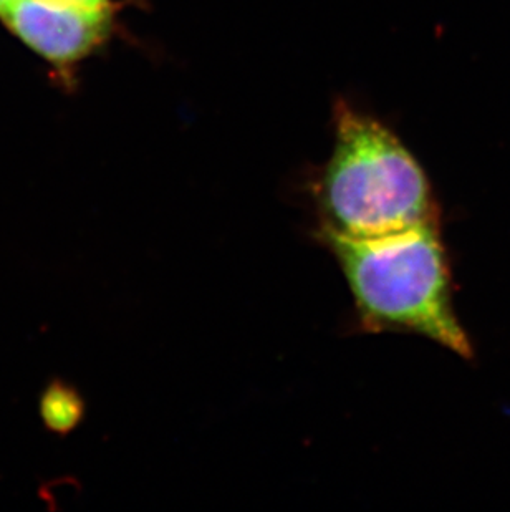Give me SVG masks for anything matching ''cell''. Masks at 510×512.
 <instances>
[{"label": "cell", "mask_w": 510, "mask_h": 512, "mask_svg": "<svg viewBox=\"0 0 510 512\" xmlns=\"http://www.w3.org/2000/svg\"><path fill=\"white\" fill-rule=\"evenodd\" d=\"M315 234L347 279L361 330H411L469 357L471 347L451 307L448 267L431 221L370 239L322 229Z\"/></svg>", "instance_id": "7a4b0ae2"}, {"label": "cell", "mask_w": 510, "mask_h": 512, "mask_svg": "<svg viewBox=\"0 0 510 512\" xmlns=\"http://www.w3.org/2000/svg\"><path fill=\"white\" fill-rule=\"evenodd\" d=\"M10 4V0H0V14L4 12L5 7Z\"/></svg>", "instance_id": "8992f818"}, {"label": "cell", "mask_w": 510, "mask_h": 512, "mask_svg": "<svg viewBox=\"0 0 510 512\" xmlns=\"http://www.w3.org/2000/svg\"><path fill=\"white\" fill-rule=\"evenodd\" d=\"M44 420L50 428L57 431L72 430L82 418L83 406L77 393L70 392L62 385H53L47 390L42 401Z\"/></svg>", "instance_id": "277c9868"}, {"label": "cell", "mask_w": 510, "mask_h": 512, "mask_svg": "<svg viewBox=\"0 0 510 512\" xmlns=\"http://www.w3.org/2000/svg\"><path fill=\"white\" fill-rule=\"evenodd\" d=\"M60 2L83 5V7H93V9H105V7H111V0H60Z\"/></svg>", "instance_id": "5b68a950"}, {"label": "cell", "mask_w": 510, "mask_h": 512, "mask_svg": "<svg viewBox=\"0 0 510 512\" xmlns=\"http://www.w3.org/2000/svg\"><path fill=\"white\" fill-rule=\"evenodd\" d=\"M333 120L332 156L313 189L318 229L370 239L431 221L428 178L400 138L343 100Z\"/></svg>", "instance_id": "6da1fadb"}, {"label": "cell", "mask_w": 510, "mask_h": 512, "mask_svg": "<svg viewBox=\"0 0 510 512\" xmlns=\"http://www.w3.org/2000/svg\"><path fill=\"white\" fill-rule=\"evenodd\" d=\"M113 14V5L93 9L60 0H10L0 19L60 77L70 78L73 68L108 40Z\"/></svg>", "instance_id": "3957f363"}]
</instances>
